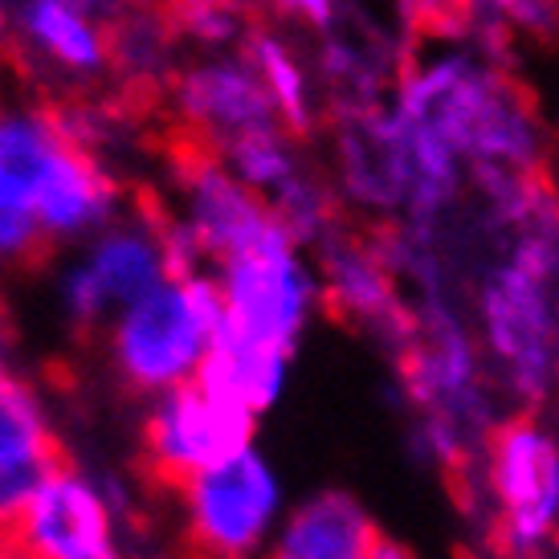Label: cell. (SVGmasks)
Returning a JSON list of instances; mask_svg holds the SVG:
<instances>
[{
    "label": "cell",
    "mask_w": 559,
    "mask_h": 559,
    "mask_svg": "<svg viewBox=\"0 0 559 559\" xmlns=\"http://www.w3.org/2000/svg\"><path fill=\"white\" fill-rule=\"evenodd\" d=\"M9 41H4V9H0V62H4V58H9Z\"/></svg>",
    "instance_id": "24"
},
{
    "label": "cell",
    "mask_w": 559,
    "mask_h": 559,
    "mask_svg": "<svg viewBox=\"0 0 559 559\" xmlns=\"http://www.w3.org/2000/svg\"><path fill=\"white\" fill-rule=\"evenodd\" d=\"M319 270H323V307L340 323H356L368 331H380L384 340L401 347L413 335L417 311L401 302V270L392 262L384 234H364V229H326L319 241Z\"/></svg>",
    "instance_id": "8"
},
{
    "label": "cell",
    "mask_w": 559,
    "mask_h": 559,
    "mask_svg": "<svg viewBox=\"0 0 559 559\" xmlns=\"http://www.w3.org/2000/svg\"><path fill=\"white\" fill-rule=\"evenodd\" d=\"M270 9H274L286 25L319 33V37L340 25V0H270Z\"/></svg>",
    "instance_id": "20"
},
{
    "label": "cell",
    "mask_w": 559,
    "mask_h": 559,
    "mask_svg": "<svg viewBox=\"0 0 559 559\" xmlns=\"http://www.w3.org/2000/svg\"><path fill=\"white\" fill-rule=\"evenodd\" d=\"M171 103H176V119L197 127L217 147L246 131L282 127L278 107L249 58L197 62L192 70L171 79Z\"/></svg>",
    "instance_id": "9"
},
{
    "label": "cell",
    "mask_w": 559,
    "mask_h": 559,
    "mask_svg": "<svg viewBox=\"0 0 559 559\" xmlns=\"http://www.w3.org/2000/svg\"><path fill=\"white\" fill-rule=\"evenodd\" d=\"M253 417H258L253 408L209 392L192 376V380L164 392L156 413L147 417L143 474L152 486H168L180 495L201 469L249 450Z\"/></svg>",
    "instance_id": "5"
},
{
    "label": "cell",
    "mask_w": 559,
    "mask_h": 559,
    "mask_svg": "<svg viewBox=\"0 0 559 559\" xmlns=\"http://www.w3.org/2000/svg\"><path fill=\"white\" fill-rule=\"evenodd\" d=\"M188 507V559H246L278 511V481L253 450L201 469L180 490Z\"/></svg>",
    "instance_id": "7"
},
{
    "label": "cell",
    "mask_w": 559,
    "mask_h": 559,
    "mask_svg": "<svg viewBox=\"0 0 559 559\" xmlns=\"http://www.w3.org/2000/svg\"><path fill=\"white\" fill-rule=\"evenodd\" d=\"M221 323H225L221 282L201 274L164 278L119 314L110 331L115 368L127 389L168 392L197 376Z\"/></svg>",
    "instance_id": "2"
},
{
    "label": "cell",
    "mask_w": 559,
    "mask_h": 559,
    "mask_svg": "<svg viewBox=\"0 0 559 559\" xmlns=\"http://www.w3.org/2000/svg\"><path fill=\"white\" fill-rule=\"evenodd\" d=\"M49 249H53V237L46 234L37 213L9 201V197H0V265L33 270V265L46 262Z\"/></svg>",
    "instance_id": "19"
},
{
    "label": "cell",
    "mask_w": 559,
    "mask_h": 559,
    "mask_svg": "<svg viewBox=\"0 0 559 559\" xmlns=\"http://www.w3.org/2000/svg\"><path fill=\"white\" fill-rule=\"evenodd\" d=\"M82 559H119V551H115V547H98V551H91V556H82Z\"/></svg>",
    "instance_id": "23"
},
{
    "label": "cell",
    "mask_w": 559,
    "mask_h": 559,
    "mask_svg": "<svg viewBox=\"0 0 559 559\" xmlns=\"http://www.w3.org/2000/svg\"><path fill=\"white\" fill-rule=\"evenodd\" d=\"M13 343V323H9V307L0 302V359H4V347Z\"/></svg>",
    "instance_id": "21"
},
{
    "label": "cell",
    "mask_w": 559,
    "mask_h": 559,
    "mask_svg": "<svg viewBox=\"0 0 559 559\" xmlns=\"http://www.w3.org/2000/svg\"><path fill=\"white\" fill-rule=\"evenodd\" d=\"M0 547H4V535H0Z\"/></svg>",
    "instance_id": "25"
},
{
    "label": "cell",
    "mask_w": 559,
    "mask_h": 559,
    "mask_svg": "<svg viewBox=\"0 0 559 559\" xmlns=\"http://www.w3.org/2000/svg\"><path fill=\"white\" fill-rule=\"evenodd\" d=\"M168 213L152 192H135V213L94 241L91 258L66 278V311L82 335H91L110 311L123 314L135 298L171 278Z\"/></svg>",
    "instance_id": "4"
},
{
    "label": "cell",
    "mask_w": 559,
    "mask_h": 559,
    "mask_svg": "<svg viewBox=\"0 0 559 559\" xmlns=\"http://www.w3.org/2000/svg\"><path fill=\"white\" fill-rule=\"evenodd\" d=\"M70 466V453L53 450L41 453V457H29V462H13V466H0V535L9 539L21 523V514L29 511V502L37 498V490L46 486L58 469Z\"/></svg>",
    "instance_id": "18"
},
{
    "label": "cell",
    "mask_w": 559,
    "mask_h": 559,
    "mask_svg": "<svg viewBox=\"0 0 559 559\" xmlns=\"http://www.w3.org/2000/svg\"><path fill=\"white\" fill-rule=\"evenodd\" d=\"M559 278V221L519 229L511 258L481 286V323L523 401H544L559 368L551 282Z\"/></svg>",
    "instance_id": "1"
},
{
    "label": "cell",
    "mask_w": 559,
    "mask_h": 559,
    "mask_svg": "<svg viewBox=\"0 0 559 559\" xmlns=\"http://www.w3.org/2000/svg\"><path fill=\"white\" fill-rule=\"evenodd\" d=\"M221 295H225V326L237 340L290 356L319 286L298 258L295 234L278 229L246 253L221 262Z\"/></svg>",
    "instance_id": "3"
},
{
    "label": "cell",
    "mask_w": 559,
    "mask_h": 559,
    "mask_svg": "<svg viewBox=\"0 0 559 559\" xmlns=\"http://www.w3.org/2000/svg\"><path fill=\"white\" fill-rule=\"evenodd\" d=\"M380 539L384 531L356 498L326 490L290 514L270 559H376Z\"/></svg>",
    "instance_id": "12"
},
{
    "label": "cell",
    "mask_w": 559,
    "mask_h": 559,
    "mask_svg": "<svg viewBox=\"0 0 559 559\" xmlns=\"http://www.w3.org/2000/svg\"><path fill=\"white\" fill-rule=\"evenodd\" d=\"M0 559H29V556H25L16 544H9V539H4V547H0Z\"/></svg>",
    "instance_id": "22"
},
{
    "label": "cell",
    "mask_w": 559,
    "mask_h": 559,
    "mask_svg": "<svg viewBox=\"0 0 559 559\" xmlns=\"http://www.w3.org/2000/svg\"><path fill=\"white\" fill-rule=\"evenodd\" d=\"M29 559H82L110 544V514L91 481L79 478L74 462L58 469L37 490L29 511L9 535Z\"/></svg>",
    "instance_id": "10"
},
{
    "label": "cell",
    "mask_w": 559,
    "mask_h": 559,
    "mask_svg": "<svg viewBox=\"0 0 559 559\" xmlns=\"http://www.w3.org/2000/svg\"><path fill=\"white\" fill-rule=\"evenodd\" d=\"M241 46H246L249 62L258 66L265 91H270L274 107H278L282 127L295 140H307L314 123H319V107H314L311 74H307V66L298 62L295 46L286 37H278L274 29H262V25H253Z\"/></svg>",
    "instance_id": "16"
},
{
    "label": "cell",
    "mask_w": 559,
    "mask_h": 559,
    "mask_svg": "<svg viewBox=\"0 0 559 559\" xmlns=\"http://www.w3.org/2000/svg\"><path fill=\"white\" fill-rule=\"evenodd\" d=\"M53 450H62V441L49 433L37 392L25 380L0 372V466L29 462Z\"/></svg>",
    "instance_id": "17"
},
{
    "label": "cell",
    "mask_w": 559,
    "mask_h": 559,
    "mask_svg": "<svg viewBox=\"0 0 559 559\" xmlns=\"http://www.w3.org/2000/svg\"><path fill=\"white\" fill-rule=\"evenodd\" d=\"M486 478L498 502V547H544L559 523V445L535 413H514L486 433Z\"/></svg>",
    "instance_id": "6"
},
{
    "label": "cell",
    "mask_w": 559,
    "mask_h": 559,
    "mask_svg": "<svg viewBox=\"0 0 559 559\" xmlns=\"http://www.w3.org/2000/svg\"><path fill=\"white\" fill-rule=\"evenodd\" d=\"M119 204V185L115 176L103 168V159L91 143L74 140L66 131L58 156L49 164L46 180L33 197V213L46 225V234L53 241L62 237H79L86 229L107 225L110 213Z\"/></svg>",
    "instance_id": "11"
},
{
    "label": "cell",
    "mask_w": 559,
    "mask_h": 559,
    "mask_svg": "<svg viewBox=\"0 0 559 559\" xmlns=\"http://www.w3.org/2000/svg\"><path fill=\"white\" fill-rule=\"evenodd\" d=\"M286 359L290 356H282V352H265V347L237 340L234 331L221 323L209 356L197 368V380L209 392L225 396V401H237L246 404V408H253V413H262V408H270V404L278 401Z\"/></svg>",
    "instance_id": "15"
},
{
    "label": "cell",
    "mask_w": 559,
    "mask_h": 559,
    "mask_svg": "<svg viewBox=\"0 0 559 559\" xmlns=\"http://www.w3.org/2000/svg\"><path fill=\"white\" fill-rule=\"evenodd\" d=\"M21 33L41 62L58 66L74 82H94L115 70L110 29L82 9L62 0H25L21 4Z\"/></svg>",
    "instance_id": "13"
},
{
    "label": "cell",
    "mask_w": 559,
    "mask_h": 559,
    "mask_svg": "<svg viewBox=\"0 0 559 559\" xmlns=\"http://www.w3.org/2000/svg\"><path fill=\"white\" fill-rule=\"evenodd\" d=\"M62 140L66 127L53 107H0V197L33 209Z\"/></svg>",
    "instance_id": "14"
}]
</instances>
